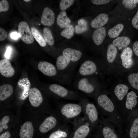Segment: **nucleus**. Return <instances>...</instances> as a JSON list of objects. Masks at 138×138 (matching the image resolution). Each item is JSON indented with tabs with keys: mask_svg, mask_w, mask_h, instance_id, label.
Listing matches in <instances>:
<instances>
[{
	"mask_svg": "<svg viewBox=\"0 0 138 138\" xmlns=\"http://www.w3.org/2000/svg\"><path fill=\"white\" fill-rule=\"evenodd\" d=\"M96 98V106L105 116L103 117L121 129L124 122L113 101L104 94L97 95Z\"/></svg>",
	"mask_w": 138,
	"mask_h": 138,
	"instance_id": "f257e3e1",
	"label": "nucleus"
},
{
	"mask_svg": "<svg viewBox=\"0 0 138 138\" xmlns=\"http://www.w3.org/2000/svg\"><path fill=\"white\" fill-rule=\"evenodd\" d=\"M60 118L63 122L72 124L79 117L82 113L81 103H62L59 108Z\"/></svg>",
	"mask_w": 138,
	"mask_h": 138,
	"instance_id": "f03ea898",
	"label": "nucleus"
},
{
	"mask_svg": "<svg viewBox=\"0 0 138 138\" xmlns=\"http://www.w3.org/2000/svg\"><path fill=\"white\" fill-rule=\"evenodd\" d=\"M80 102L82 106L83 117L89 123L91 129H96L100 119L96 106L83 98L80 100Z\"/></svg>",
	"mask_w": 138,
	"mask_h": 138,
	"instance_id": "7ed1b4c3",
	"label": "nucleus"
},
{
	"mask_svg": "<svg viewBox=\"0 0 138 138\" xmlns=\"http://www.w3.org/2000/svg\"><path fill=\"white\" fill-rule=\"evenodd\" d=\"M137 103V96L134 92L131 91L127 94L120 112L125 123Z\"/></svg>",
	"mask_w": 138,
	"mask_h": 138,
	"instance_id": "20e7f679",
	"label": "nucleus"
},
{
	"mask_svg": "<svg viewBox=\"0 0 138 138\" xmlns=\"http://www.w3.org/2000/svg\"><path fill=\"white\" fill-rule=\"evenodd\" d=\"M72 124L74 130L72 138H85L91 130L89 124L83 117H80Z\"/></svg>",
	"mask_w": 138,
	"mask_h": 138,
	"instance_id": "39448f33",
	"label": "nucleus"
},
{
	"mask_svg": "<svg viewBox=\"0 0 138 138\" xmlns=\"http://www.w3.org/2000/svg\"><path fill=\"white\" fill-rule=\"evenodd\" d=\"M51 91L61 98L73 100H80L82 99L75 92L70 91L60 85L53 84L50 85Z\"/></svg>",
	"mask_w": 138,
	"mask_h": 138,
	"instance_id": "423d86ee",
	"label": "nucleus"
},
{
	"mask_svg": "<svg viewBox=\"0 0 138 138\" xmlns=\"http://www.w3.org/2000/svg\"><path fill=\"white\" fill-rule=\"evenodd\" d=\"M115 126L113 123L101 116L96 129L101 132L104 138H118L114 131Z\"/></svg>",
	"mask_w": 138,
	"mask_h": 138,
	"instance_id": "0eeeda50",
	"label": "nucleus"
},
{
	"mask_svg": "<svg viewBox=\"0 0 138 138\" xmlns=\"http://www.w3.org/2000/svg\"><path fill=\"white\" fill-rule=\"evenodd\" d=\"M129 89L128 86L122 84L117 85L114 88L113 93L116 99L113 102L120 113Z\"/></svg>",
	"mask_w": 138,
	"mask_h": 138,
	"instance_id": "6e6552de",
	"label": "nucleus"
},
{
	"mask_svg": "<svg viewBox=\"0 0 138 138\" xmlns=\"http://www.w3.org/2000/svg\"><path fill=\"white\" fill-rule=\"evenodd\" d=\"M18 29L19 37L23 42L27 44H31L33 42V37L26 22H21L18 25Z\"/></svg>",
	"mask_w": 138,
	"mask_h": 138,
	"instance_id": "1a4fd4ad",
	"label": "nucleus"
},
{
	"mask_svg": "<svg viewBox=\"0 0 138 138\" xmlns=\"http://www.w3.org/2000/svg\"><path fill=\"white\" fill-rule=\"evenodd\" d=\"M59 120L53 116H50L46 118L40 126V131L45 133L50 130L59 124Z\"/></svg>",
	"mask_w": 138,
	"mask_h": 138,
	"instance_id": "9d476101",
	"label": "nucleus"
},
{
	"mask_svg": "<svg viewBox=\"0 0 138 138\" xmlns=\"http://www.w3.org/2000/svg\"><path fill=\"white\" fill-rule=\"evenodd\" d=\"M28 96L31 104L34 107H39L43 101V97L40 92L35 87L32 88L30 89Z\"/></svg>",
	"mask_w": 138,
	"mask_h": 138,
	"instance_id": "9b49d317",
	"label": "nucleus"
},
{
	"mask_svg": "<svg viewBox=\"0 0 138 138\" xmlns=\"http://www.w3.org/2000/svg\"><path fill=\"white\" fill-rule=\"evenodd\" d=\"M125 123L130 138H137L138 137V117L134 119L129 117Z\"/></svg>",
	"mask_w": 138,
	"mask_h": 138,
	"instance_id": "f8f14e48",
	"label": "nucleus"
},
{
	"mask_svg": "<svg viewBox=\"0 0 138 138\" xmlns=\"http://www.w3.org/2000/svg\"><path fill=\"white\" fill-rule=\"evenodd\" d=\"M96 70V66L94 63L90 60H87L81 64L79 71L80 75L85 76L94 74Z\"/></svg>",
	"mask_w": 138,
	"mask_h": 138,
	"instance_id": "ddd939ff",
	"label": "nucleus"
},
{
	"mask_svg": "<svg viewBox=\"0 0 138 138\" xmlns=\"http://www.w3.org/2000/svg\"><path fill=\"white\" fill-rule=\"evenodd\" d=\"M38 68L40 71L47 76H53L57 73V70L54 66L51 63L45 61L40 62Z\"/></svg>",
	"mask_w": 138,
	"mask_h": 138,
	"instance_id": "4468645a",
	"label": "nucleus"
},
{
	"mask_svg": "<svg viewBox=\"0 0 138 138\" xmlns=\"http://www.w3.org/2000/svg\"><path fill=\"white\" fill-rule=\"evenodd\" d=\"M55 20L54 14L49 8L46 7L43 9L41 19V24L44 26H51Z\"/></svg>",
	"mask_w": 138,
	"mask_h": 138,
	"instance_id": "2eb2a0df",
	"label": "nucleus"
},
{
	"mask_svg": "<svg viewBox=\"0 0 138 138\" xmlns=\"http://www.w3.org/2000/svg\"><path fill=\"white\" fill-rule=\"evenodd\" d=\"M15 70L10 62L7 59H3L0 61V72L3 76L11 77L14 75Z\"/></svg>",
	"mask_w": 138,
	"mask_h": 138,
	"instance_id": "dca6fc26",
	"label": "nucleus"
},
{
	"mask_svg": "<svg viewBox=\"0 0 138 138\" xmlns=\"http://www.w3.org/2000/svg\"><path fill=\"white\" fill-rule=\"evenodd\" d=\"M77 88L80 91L88 95H92L96 91L95 87L85 78H82L79 80Z\"/></svg>",
	"mask_w": 138,
	"mask_h": 138,
	"instance_id": "f3484780",
	"label": "nucleus"
},
{
	"mask_svg": "<svg viewBox=\"0 0 138 138\" xmlns=\"http://www.w3.org/2000/svg\"><path fill=\"white\" fill-rule=\"evenodd\" d=\"M133 52L130 47L127 48L121 54V58L123 66L126 68H129L132 65Z\"/></svg>",
	"mask_w": 138,
	"mask_h": 138,
	"instance_id": "a211bd4d",
	"label": "nucleus"
},
{
	"mask_svg": "<svg viewBox=\"0 0 138 138\" xmlns=\"http://www.w3.org/2000/svg\"><path fill=\"white\" fill-rule=\"evenodd\" d=\"M33 132L32 122L27 121L21 126L19 136L20 138H32Z\"/></svg>",
	"mask_w": 138,
	"mask_h": 138,
	"instance_id": "6ab92c4d",
	"label": "nucleus"
},
{
	"mask_svg": "<svg viewBox=\"0 0 138 138\" xmlns=\"http://www.w3.org/2000/svg\"><path fill=\"white\" fill-rule=\"evenodd\" d=\"M70 126L68 123L63 122L57 130L53 132L49 138H66L68 135Z\"/></svg>",
	"mask_w": 138,
	"mask_h": 138,
	"instance_id": "aec40b11",
	"label": "nucleus"
},
{
	"mask_svg": "<svg viewBox=\"0 0 138 138\" xmlns=\"http://www.w3.org/2000/svg\"><path fill=\"white\" fill-rule=\"evenodd\" d=\"M62 54L72 62L78 61L82 56V53L80 51L70 48L65 49L63 51Z\"/></svg>",
	"mask_w": 138,
	"mask_h": 138,
	"instance_id": "412c9836",
	"label": "nucleus"
},
{
	"mask_svg": "<svg viewBox=\"0 0 138 138\" xmlns=\"http://www.w3.org/2000/svg\"><path fill=\"white\" fill-rule=\"evenodd\" d=\"M106 31L104 27L97 28L94 32L92 35L93 41L97 45H99L103 42L105 37Z\"/></svg>",
	"mask_w": 138,
	"mask_h": 138,
	"instance_id": "4be33fe9",
	"label": "nucleus"
},
{
	"mask_svg": "<svg viewBox=\"0 0 138 138\" xmlns=\"http://www.w3.org/2000/svg\"><path fill=\"white\" fill-rule=\"evenodd\" d=\"M108 16L105 13H101L97 16L91 22V26L94 28L102 27L107 22Z\"/></svg>",
	"mask_w": 138,
	"mask_h": 138,
	"instance_id": "5701e85b",
	"label": "nucleus"
},
{
	"mask_svg": "<svg viewBox=\"0 0 138 138\" xmlns=\"http://www.w3.org/2000/svg\"><path fill=\"white\" fill-rule=\"evenodd\" d=\"M70 20L67 17L66 12H61L58 15L56 19L57 25L61 28H65L68 27L71 23Z\"/></svg>",
	"mask_w": 138,
	"mask_h": 138,
	"instance_id": "b1692460",
	"label": "nucleus"
},
{
	"mask_svg": "<svg viewBox=\"0 0 138 138\" xmlns=\"http://www.w3.org/2000/svg\"><path fill=\"white\" fill-rule=\"evenodd\" d=\"M13 89L12 86L9 84H5L0 87V100H4L12 94Z\"/></svg>",
	"mask_w": 138,
	"mask_h": 138,
	"instance_id": "393cba45",
	"label": "nucleus"
},
{
	"mask_svg": "<svg viewBox=\"0 0 138 138\" xmlns=\"http://www.w3.org/2000/svg\"><path fill=\"white\" fill-rule=\"evenodd\" d=\"M71 61L63 55H61L57 58L56 65L58 70H63L65 69L69 65Z\"/></svg>",
	"mask_w": 138,
	"mask_h": 138,
	"instance_id": "a878e982",
	"label": "nucleus"
},
{
	"mask_svg": "<svg viewBox=\"0 0 138 138\" xmlns=\"http://www.w3.org/2000/svg\"><path fill=\"white\" fill-rule=\"evenodd\" d=\"M130 40L125 36L118 37L112 42L113 44L116 47L122 48L126 47L130 44Z\"/></svg>",
	"mask_w": 138,
	"mask_h": 138,
	"instance_id": "bb28decb",
	"label": "nucleus"
},
{
	"mask_svg": "<svg viewBox=\"0 0 138 138\" xmlns=\"http://www.w3.org/2000/svg\"><path fill=\"white\" fill-rule=\"evenodd\" d=\"M32 34L39 44L41 47H44L46 45V42L38 30L34 27L31 28Z\"/></svg>",
	"mask_w": 138,
	"mask_h": 138,
	"instance_id": "cd10ccee",
	"label": "nucleus"
},
{
	"mask_svg": "<svg viewBox=\"0 0 138 138\" xmlns=\"http://www.w3.org/2000/svg\"><path fill=\"white\" fill-rule=\"evenodd\" d=\"M117 53V50L116 46L113 44H110L107 49V58L108 62L112 63L115 60Z\"/></svg>",
	"mask_w": 138,
	"mask_h": 138,
	"instance_id": "c85d7f7f",
	"label": "nucleus"
},
{
	"mask_svg": "<svg viewBox=\"0 0 138 138\" xmlns=\"http://www.w3.org/2000/svg\"><path fill=\"white\" fill-rule=\"evenodd\" d=\"M124 28L123 25L121 24H119L109 30L108 34L111 38H114L118 37Z\"/></svg>",
	"mask_w": 138,
	"mask_h": 138,
	"instance_id": "c756f323",
	"label": "nucleus"
},
{
	"mask_svg": "<svg viewBox=\"0 0 138 138\" xmlns=\"http://www.w3.org/2000/svg\"><path fill=\"white\" fill-rule=\"evenodd\" d=\"M43 36L46 42L50 46L54 43V40L52 32L50 29L47 27H45L43 29Z\"/></svg>",
	"mask_w": 138,
	"mask_h": 138,
	"instance_id": "7c9ffc66",
	"label": "nucleus"
},
{
	"mask_svg": "<svg viewBox=\"0 0 138 138\" xmlns=\"http://www.w3.org/2000/svg\"><path fill=\"white\" fill-rule=\"evenodd\" d=\"M78 25L75 27L76 32L77 33H82L87 29V22L84 19H81L78 21Z\"/></svg>",
	"mask_w": 138,
	"mask_h": 138,
	"instance_id": "2f4dec72",
	"label": "nucleus"
},
{
	"mask_svg": "<svg viewBox=\"0 0 138 138\" xmlns=\"http://www.w3.org/2000/svg\"><path fill=\"white\" fill-rule=\"evenodd\" d=\"M74 32V29L73 26L70 25L63 30L61 33V35L66 38L69 39L72 37Z\"/></svg>",
	"mask_w": 138,
	"mask_h": 138,
	"instance_id": "473e14b6",
	"label": "nucleus"
},
{
	"mask_svg": "<svg viewBox=\"0 0 138 138\" xmlns=\"http://www.w3.org/2000/svg\"><path fill=\"white\" fill-rule=\"evenodd\" d=\"M128 80L132 87L138 90V73L130 75L128 77Z\"/></svg>",
	"mask_w": 138,
	"mask_h": 138,
	"instance_id": "72a5a7b5",
	"label": "nucleus"
},
{
	"mask_svg": "<svg viewBox=\"0 0 138 138\" xmlns=\"http://www.w3.org/2000/svg\"><path fill=\"white\" fill-rule=\"evenodd\" d=\"M74 0H62L60 3V8L61 10L64 11L69 7L73 3Z\"/></svg>",
	"mask_w": 138,
	"mask_h": 138,
	"instance_id": "f704fd0d",
	"label": "nucleus"
},
{
	"mask_svg": "<svg viewBox=\"0 0 138 138\" xmlns=\"http://www.w3.org/2000/svg\"><path fill=\"white\" fill-rule=\"evenodd\" d=\"M138 3V0H124L122 3L125 7L129 9H132L136 6Z\"/></svg>",
	"mask_w": 138,
	"mask_h": 138,
	"instance_id": "c9c22d12",
	"label": "nucleus"
},
{
	"mask_svg": "<svg viewBox=\"0 0 138 138\" xmlns=\"http://www.w3.org/2000/svg\"><path fill=\"white\" fill-rule=\"evenodd\" d=\"M9 117L8 116H5L4 117L0 122V132L3 131V129H7L8 127L7 125L9 121Z\"/></svg>",
	"mask_w": 138,
	"mask_h": 138,
	"instance_id": "e433bc0d",
	"label": "nucleus"
},
{
	"mask_svg": "<svg viewBox=\"0 0 138 138\" xmlns=\"http://www.w3.org/2000/svg\"><path fill=\"white\" fill-rule=\"evenodd\" d=\"M9 8L8 1L6 0L1 1L0 2V12H5L7 11Z\"/></svg>",
	"mask_w": 138,
	"mask_h": 138,
	"instance_id": "4c0bfd02",
	"label": "nucleus"
},
{
	"mask_svg": "<svg viewBox=\"0 0 138 138\" xmlns=\"http://www.w3.org/2000/svg\"><path fill=\"white\" fill-rule=\"evenodd\" d=\"M132 23L133 26L134 28L138 29V10L133 18Z\"/></svg>",
	"mask_w": 138,
	"mask_h": 138,
	"instance_id": "58836bf2",
	"label": "nucleus"
},
{
	"mask_svg": "<svg viewBox=\"0 0 138 138\" xmlns=\"http://www.w3.org/2000/svg\"><path fill=\"white\" fill-rule=\"evenodd\" d=\"M7 33L6 30L3 28H0V41H3L7 38Z\"/></svg>",
	"mask_w": 138,
	"mask_h": 138,
	"instance_id": "ea45409f",
	"label": "nucleus"
},
{
	"mask_svg": "<svg viewBox=\"0 0 138 138\" xmlns=\"http://www.w3.org/2000/svg\"><path fill=\"white\" fill-rule=\"evenodd\" d=\"M92 2L94 4L96 5H102L107 4L109 2V0H92Z\"/></svg>",
	"mask_w": 138,
	"mask_h": 138,
	"instance_id": "a19ab883",
	"label": "nucleus"
},
{
	"mask_svg": "<svg viewBox=\"0 0 138 138\" xmlns=\"http://www.w3.org/2000/svg\"><path fill=\"white\" fill-rule=\"evenodd\" d=\"M133 49L135 54L138 56V41H136L134 43Z\"/></svg>",
	"mask_w": 138,
	"mask_h": 138,
	"instance_id": "79ce46f5",
	"label": "nucleus"
},
{
	"mask_svg": "<svg viewBox=\"0 0 138 138\" xmlns=\"http://www.w3.org/2000/svg\"><path fill=\"white\" fill-rule=\"evenodd\" d=\"M12 51V49L10 47H8L7 48L5 54L6 58L9 59L10 58Z\"/></svg>",
	"mask_w": 138,
	"mask_h": 138,
	"instance_id": "37998d69",
	"label": "nucleus"
},
{
	"mask_svg": "<svg viewBox=\"0 0 138 138\" xmlns=\"http://www.w3.org/2000/svg\"><path fill=\"white\" fill-rule=\"evenodd\" d=\"M10 36L12 39L14 40L17 39L19 37V33L15 31L12 32L10 34Z\"/></svg>",
	"mask_w": 138,
	"mask_h": 138,
	"instance_id": "c03bdc74",
	"label": "nucleus"
},
{
	"mask_svg": "<svg viewBox=\"0 0 138 138\" xmlns=\"http://www.w3.org/2000/svg\"><path fill=\"white\" fill-rule=\"evenodd\" d=\"M10 134L8 131H6L2 134L0 136V138H9Z\"/></svg>",
	"mask_w": 138,
	"mask_h": 138,
	"instance_id": "a18cd8bd",
	"label": "nucleus"
},
{
	"mask_svg": "<svg viewBox=\"0 0 138 138\" xmlns=\"http://www.w3.org/2000/svg\"><path fill=\"white\" fill-rule=\"evenodd\" d=\"M24 1L26 2H29L31 1L30 0H24Z\"/></svg>",
	"mask_w": 138,
	"mask_h": 138,
	"instance_id": "49530a36",
	"label": "nucleus"
}]
</instances>
